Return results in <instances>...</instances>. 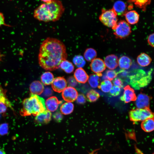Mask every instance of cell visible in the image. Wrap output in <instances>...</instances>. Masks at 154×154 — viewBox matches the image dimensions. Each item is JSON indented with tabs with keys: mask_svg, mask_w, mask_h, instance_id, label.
<instances>
[{
	"mask_svg": "<svg viewBox=\"0 0 154 154\" xmlns=\"http://www.w3.org/2000/svg\"><path fill=\"white\" fill-rule=\"evenodd\" d=\"M3 55H2L0 52V61L1 60L2 58V57L3 56Z\"/></svg>",
	"mask_w": 154,
	"mask_h": 154,
	"instance_id": "bcb514c9",
	"label": "cell"
},
{
	"mask_svg": "<svg viewBox=\"0 0 154 154\" xmlns=\"http://www.w3.org/2000/svg\"><path fill=\"white\" fill-rule=\"evenodd\" d=\"M121 88L114 86L110 90V94L112 96H117L120 94L121 92Z\"/></svg>",
	"mask_w": 154,
	"mask_h": 154,
	"instance_id": "836d02e7",
	"label": "cell"
},
{
	"mask_svg": "<svg viewBox=\"0 0 154 154\" xmlns=\"http://www.w3.org/2000/svg\"><path fill=\"white\" fill-rule=\"evenodd\" d=\"M8 125L7 123L0 125V135H3L7 134L8 131Z\"/></svg>",
	"mask_w": 154,
	"mask_h": 154,
	"instance_id": "d6a6232c",
	"label": "cell"
},
{
	"mask_svg": "<svg viewBox=\"0 0 154 154\" xmlns=\"http://www.w3.org/2000/svg\"><path fill=\"white\" fill-rule=\"evenodd\" d=\"M117 15L113 9L102 11L99 16L100 21L105 26L114 30L117 22Z\"/></svg>",
	"mask_w": 154,
	"mask_h": 154,
	"instance_id": "8992f818",
	"label": "cell"
},
{
	"mask_svg": "<svg viewBox=\"0 0 154 154\" xmlns=\"http://www.w3.org/2000/svg\"><path fill=\"white\" fill-rule=\"evenodd\" d=\"M51 113L49 111L46 110L36 116L35 122L40 125L47 124L51 120Z\"/></svg>",
	"mask_w": 154,
	"mask_h": 154,
	"instance_id": "7c38bea8",
	"label": "cell"
},
{
	"mask_svg": "<svg viewBox=\"0 0 154 154\" xmlns=\"http://www.w3.org/2000/svg\"><path fill=\"white\" fill-rule=\"evenodd\" d=\"M131 59L128 56H123L118 60V65L119 68L123 70L129 68L132 64Z\"/></svg>",
	"mask_w": 154,
	"mask_h": 154,
	"instance_id": "44dd1931",
	"label": "cell"
},
{
	"mask_svg": "<svg viewBox=\"0 0 154 154\" xmlns=\"http://www.w3.org/2000/svg\"><path fill=\"white\" fill-rule=\"evenodd\" d=\"M113 83L114 86L118 87L120 88L123 87V83L121 79L119 78H116L113 81Z\"/></svg>",
	"mask_w": 154,
	"mask_h": 154,
	"instance_id": "74e56055",
	"label": "cell"
},
{
	"mask_svg": "<svg viewBox=\"0 0 154 154\" xmlns=\"http://www.w3.org/2000/svg\"><path fill=\"white\" fill-rule=\"evenodd\" d=\"M86 98L84 95L80 94L78 95L76 102L79 104H84L85 103Z\"/></svg>",
	"mask_w": 154,
	"mask_h": 154,
	"instance_id": "d590c367",
	"label": "cell"
},
{
	"mask_svg": "<svg viewBox=\"0 0 154 154\" xmlns=\"http://www.w3.org/2000/svg\"><path fill=\"white\" fill-rule=\"evenodd\" d=\"M68 82L70 86L72 87L76 86L77 84V81L73 77L69 78L68 80Z\"/></svg>",
	"mask_w": 154,
	"mask_h": 154,
	"instance_id": "8d00e7d4",
	"label": "cell"
},
{
	"mask_svg": "<svg viewBox=\"0 0 154 154\" xmlns=\"http://www.w3.org/2000/svg\"><path fill=\"white\" fill-rule=\"evenodd\" d=\"M44 99L36 95L31 94L30 97L23 102V108L20 111L23 116L31 115L37 116L46 110Z\"/></svg>",
	"mask_w": 154,
	"mask_h": 154,
	"instance_id": "3957f363",
	"label": "cell"
},
{
	"mask_svg": "<svg viewBox=\"0 0 154 154\" xmlns=\"http://www.w3.org/2000/svg\"><path fill=\"white\" fill-rule=\"evenodd\" d=\"M135 105L138 108H143L149 107L150 98L147 95L141 93L136 98Z\"/></svg>",
	"mask_w": 154,
	"mask_h": 154,
	"instance_id": "4fadbf2b",
	"label": "cell"
},
{
	"mask_svg": "<svg viewBox=\"0 0 154 154\" xmlns=\"http://www.w3.org/2000/svg\"><path fill=\"white\" fill-rule=\"evenodd\" d=\"M147 42L150 45L154 47V33L149 35L148 38Z\"/></svg>",
	"mask_w": 154,
	"mask_h": 154,
	"instance_id": "f35d334b",
	"label": "cell"
},
{
	"mask_svg": "<svg viewBox=\"0 0 154 154\" xmlns=\"http://www.w3.org/2000/svg\"><path fill=\"white\" fill-rule=\"evenodd\" d=\"M151 72H149L146 74L145 72L140 70L130 76L129 77L130 84L136 90L147 86L151 80Z\"/></svg>",
	"mask_w": 154,
	"mask_h": 154,
	"instance_id": "277c9868",
	"label": "cell"
},
{
	"mask_svg": "<svg viewBox=\"0 0 154 154\" xmlns=\"http://www.w3.org/2000/svg\"><path fill=\"white\" fill-rule=\"evenodd\" d=\"M135 149L136 152L138 154H144L140 149L136 147Z\"/></svg>",
	"mask_w": 154,
	"mask_h": 154,
	"instance_id": "7bdbcfd3",
	"label": "cell"
},
{
	"mask_svg": "<svg viewBox=\"0 0 154 154\" xmlns=\"http://www.w3.org/2000/svg\"><path fill=\"white\" fill-rule=\"evenodd\" d=\"M3 25L8 26L5 23V18L3 14L0 11V27Z\"/></svg>",
	"mask_w": 154,
	"mask_h": 154,
	"instance_id": "ab89813d",
	"label": "cell"
},
{
	"mask_svg": "<svg viewBox=\"0 0 154 154\" xmlns=\"http://www.w3.org/2000/svg\"><path fill=\"white\" fill-rule=\"evenodd\" d=\"M130 25L124 20L117 22L114 30V34L118 38L124 39L128 36L131 33Z\"/></svg>",
	"mask_w": 154,
	"mask_h": 154,
	"instance_id": "52a82bcc",
	"label": "cell"
},
{
	"mask_svg": "<svg viewBox=\"0 0 154 154\" xmlns=\"http://www.w3.org/2000/svg\"><path fill=\"white\" fill-rule=\"evenodd\" d=\"M67 57L65 45L57 38L48 37L40 46L38 63L45 70L52 71L59 68L61 63Z\"/></svg>",
	"mask_w": 154,
	"mask_h": 154,
	"instance_id": "6da1fadb",
	"label": "cell"
},
{
	"mask_svg": "<svg viewBox=\"0 0 154 154\" xmlns=\"http://www.w3.org/2000/svg\"><path fill=\"white\" fill-rule=\"evenodd\" d=\"M141 127L142 129L147 132L153 131L154 129L153 118H149L143 121L141 123Z\"/></svg>",
	"mask_w": 154,
	"mask_h": 154,
	"instance_id": "7402d4cb",
	"label": "cell"
},
{
	"mask_svg": "<svg viewBox=\"0 0 154 154\" xmlns=\"http://www.w3.org/2000/svg\"><path fill=\"white\" fill-rule=\"evenodd\" d=\"M90 66L92 71L99 76H102V72L106 68L103 60L99 58H95L92 60Z\"/></svg>",
	"mask_w": 154,
	"mask_h": 154,
	"instance_id": "ba28073f",
	"label": "cell"
},
{
	"mask_svg": "<svg viewBox=\"0 0 154 154\" xmlns=\"http://www.w3.org/2000/svg\"><path fill=\"white\" fill-rule=\"evenodd\" d=\"M97 55V52L94 49L92 48H89L85 51L84 56L86 60L90 62L96 58Z\"/></svg>",
	"mask_w": 154,
	"mask_h": 154,
	"instance_id": "484cf974",
	"label": "cell"
},
{
	"mask_svg": "<svg viewBox=\"0 0 154 154\" xmlns=\"http://www.w3.org/2000/svg\"><path fill=\"white\" fill-rule=\"evenodd\" d=\"M118 59L117 56L114 54H110L107 56L104 60L106 66L110 70L116 68L118 65Z\"/></svg>",
	"mask_w": 154,
	"mask_h": 154,
	"instance_id": "5bb4252c",
	"label": "cell"
},
{
	"mask_svg": "<svg viewBox=\"0 0 154 154\" xmlns=\"http://www.w3.org/2000/svg\"><path fill=\"white\" fill-rule=\"evenodd\" d=\"M129 115L130 120L134 122L143 121L154 117L153 114L149 107L133 109L129 112Z\"/></svg>",
	"mask_w": 154,
	"mask_h": 154,
	"instance_id": "5b68a950",
	"label": "cell"
},
{
	"mask_svg": "<svg viewBox=\"0 0 154 154\" xmlns=\"http://www.w3.org/2000/svg\"><path fill=\"white\" fill-rule=\"evenodd\" d=\"M6 96L5 92L3 89L0 85V99L2 97Z\"/></svg>",
	"mask_w": 154,
	"mask_h": 154,
	"instance_id": "60d3db41",
	"label": "cell"
},
{
	"mask_svg": "<svg viewBox=\"0 0 154 154\" xmlns=\"http://www.w3.org/2000/svg\"><path fill=\"white\" fill-rule=\"evenodd\" d=\"M45 95L47 96L50 95L52 94V91L49 88H46L45 90Z\"/></svg>",
	"mask_w": 154,
	"mask_h": 154,
	"instance_id": "b9f144b4",
	"label": "cell"
},
{
	"mask_svg": "<svg viewBox=\"0 0 154 154\" xmlns=\"http://www.w3.org/2000/svg\"><path fill=\"white\" fill-rule=\"evenodd\" d=\"M66 86V80L62 77H58L54 79L52 83V87L53 90L58 93L63 91Z\"/></svg>",
	"mask_w": 154,
	"mask_h": 154,
	"instance_id": "8fae6325",
	"label": "cell"
},
{
	"mask_svg": "<svg viewBox=\"0 0 154 154\" xmlns=\"http://www.w3.org/2000/svg\"><path fill=\"white\" fill-rule=\"evenodd\" d=\"M74 64L78 67L82 68L86 64V62L83 57L81 55L75 56L73 60Z\"/></svg>",
	"mask_w": 154,
	"mask_h": 154,
	"instance_id": "4dcf8cb0",
	"label": "cell"
},
{
	"mask_svg": "<svg viewBox=\"0 0 154 154\" xmlns=\"http://www.w3.org/2000/svg\"><path fill=\"white\" fill-rule=\"evenodd\" d=\"M117 73L114 70H109L106 71L103 77L104 79H108L112 80L117 76Z\"/></svg>",
	"mask_w": 154,
	"mask_h": 154,
	"instance_id": "1f68e13d",
	"label": "cell"
},
{
	"mask_svg": "<svg viewBox=\"0 0 154 154\" xmlns=\"http://www.w3.org/2000/svg\"><path fill=\"white\" fill-rule=\"evenodd\" d=\"M40 78L41 82L44 84L48 85L52 83L54 79V76L51 72H46L42 75Z\"/></svg>",
	"mask_w": 154,
	"mask_h": 154,
	"instance_id": "603a6c76",
	"label": "cell"
},
{
	"mask_svg": "<svg viewBox=\"0 0 154 154\" xmlns=\"http://www.w3.org/2000/svg\"><path fill=\"white\" fill-rule=\"evenodd\" d=\"M74 108V105L72 103L67 102L64 103L61 106L60 111L62 114L67 115L72 113Z\"/></svg>",
	"mask_w": 154,
	"mask_h": 154,
	"instance_id": "cb8c5ba5",
	"label": "cell"
},
{
	"mask_svg": "<svg viewBox=\"0 0 154 154\" xmlns=\"http://www.w3.org/2000/svg\"><path fill=\"white\" fill-rule=\"evenodd\" d=\"M137 62L138 64L143 67L148 66L152 61L151 58L145 53H142L138 56Z\"/></svg>",
	"mask_w": 154,
	"mask_h": 154,
	"instance_id": "ffe728a7",
	"label": "cell"
},
{
	"mask_svg": "<svg viewBox=\"0 0 154 154\" xmlns=\"http://www.w3.org/2000/svg\"><path fill=\"white\" fill-rule=\"evenodd\" d=\"M96 74H91L88 79V82L90 86L93 88H96L99 85L100 78Z\"/></svg>",
	"mask_w": 154,
	"mask_h": 154,
	"instance_id": "4316f807",
	"label": "cell"
},
{
	"mask_svg": "<svg viewBox=\"0 0 154 154\" xmlns=\"http://www.w3.org/2000/svg\"><path fill=\"white\" fill-rule=\"evenodd\" d=\"M123 94L120 98V100L125 103H128L131 101H135L136 96L134 90L129 86L127 85L124 88Z\"/></svg>",
	"mask_w": 154,
	"mask_h": 154,
	"instance_id": "30bf717a",
	"label": "cell"
},
{
	"mask_svg": "<svg viewBox=\"0 0 154 154\" xmlns=\"http://www.w3.org/2000/svg\"><path fill=\"white\" fill-rule=\"evenodd\" d=\"M112 86V84L110 80H105L101 82L98 87L102 92L107 93L110 92Z\"/></svg>",
	"mask_w": 154,
	"mask_h": 154,
	"instance_id": "83f0119b",
	"label": "cell"
},
{
	"mask_svg": "<svg viewBox=\"0 0 154 154\" xmlns=\"http://www.w3.org/2000/svg\"><path fill=\"white\" fill-rule=\"evenodd\" d=\"M65 8L60 0H52L43 3L34 10L33 16L36 19L45 22H55L60 19Z\"/></svg>",
	"mask_w": 154,
	"mask_h": 154,
	"instance_id": "7a4b0ae2",
	"label": "cell"
},
{
	"mask_svg": "<svg viewBox=\"0 0 154 154\" xmlns=\"http://www.w3.org/2000/svg\"><path fill=\"white\" fill-rule=\"evenodd\" d=\"M62 96L63 99L68 102H73L76 99L78 95V92L74 88L68 86L62 91Z\"/></svg>",
	"mask_w": 154,
	"mask_h": 154,
	"instance_id": "9c48e42d",
	"label": "cell"
},
{
	"mask_svg": "<svg viewBox=\"0 0 154 154\" xmlns=\"http://www.w3.org/2000/svg\"><path fill=\"white\" fill-rule=\"evenodd\" d=\"M86 96L89 102H93L96 101L99 98L100 94L95 90H92L87 93Z\"/></svg>",
	"mask_w": 154,
	"mask_h": 154,
	"instance_id": "f546056e",
	"label": "cell"
},
{
	"mask_svg": "<svg viewBox=\"0 0 154 154\" xmlns=\"http://www.w3.org/2000/svg\"><path fill=\"white\" fill-rule=\"evenodd\" d=\"M127 5L124 2L118 1L114 3L113 9L117 15L122 16L125 15L127 12Z\"/></svg>",
	"mask_w": 154,
	"mask_h": 154,
	"instance_id": "e0dca14e",
	"label": "cell"
},
{
	"mask_svg": "<svg viewBox=\"0 0 154 154\" xmlns=\"http://www.w3.org/2000/svg\"><path fill=\"white\" fill-rule=\"evenodd\" d=\"M55 96H52L47 99L45 105L47 109L49 111L53 112L58 108L59 104L62 103Z\"/></svg>",
	"mask_w": 154,
	"mask_h": 154,
	"instance_id": "9a60e30c",
	"label": "cell"
},
{
	"mask_svg": "<svg viewBox=\"0 0 154 154\" xmlns=\"http://www.w3.org/2000/svg\"><path fill=\"white\" fill-rule=\"evenodd\" d=\"M29 89L31 94L39 95L43 92L44 87L39 81H35L31 84Z\"/></svg>",
	"mask_w": 154,
	"mask_h": 154,
	"instance_id": "ac0fdd59",
	"label": "cell"
},
{
	"mask_svg": "<svg viewBox=\"0 0 154 154\" xmlns=\"http://www.w3.org/2000/svg\"><path fill=\"white\" fill-rule=\"evenodd\" d=\"M44 3H46L51 1L52 0H40Z\"/></svg>",
	"mask_w": 154,
	"mask_h": 154,
	"instance_id": "f6af8a7d",
	"label": "cell"
},
{
	"mask_svg": "<svg viewBox=\"0 0 154 154\" xmlns=\"http://www.w3.org/2000/svg\"><path fill=\"white\" fill-rule=\"evenodd\" d=\"M127 23L131 25L136 24L138 22L139 15L138 13L134 10L127 12L124 15Z\"/></svg>",
	"mask_w": 154,
	"mask_h": 154,
	"instance_id": "d6986e66",
	"label": "cell"
},
{
	"mask_svg": "<svg viewBox=\"0 0 154 154\" xmlns=\"http://www.w3.org/2000/svg\"><path fill=\"white\" fill-rule=\"evenodd\" d=\"M0 154H6V153L4 150L0 149Z\"/></svg>",
	"mask_w": 154,
	"mask_h": 154,
	"instance_id": "ee69618b",
	"label": "cell"
},
{
	"mask_svg": "<svg viewBox=\"0 0 154 154\" xmlns=\"http://www.w3.org/2000/svg\"><path fill=\"white\" fill-rule=\"evenodd\" d=\"M60 67L68 73H72L74 69V66L72 63L66 59L63 61L61 63Z\"/></svg>",
	"mask_w": 154,
	"mask_h": 154,
	"instance_id": "d4e9b609",
	"label": "cell"
},
{
	"mask_svg": "<svg viewBox=\"0 0 154 154\" xmlns=\"http://www.w3.org/2000/svg\"><path fill=\"white\" fill-rule=\"evenodd\" d=\"M8 107H11L9 101L6 97L3 98L0 100V114L5 112Z\"/></svg>",
	"mask_w": 154,
	"mask_h": 154,
	"instance_id": "f1b7e54d",
	"label": "cell"
},
{
	"mask_svg": "<svg viewBox=\"0 0 154 154\" xmlns=\"http://www.w3.org/2000/svg\"><path fill=\"white\" fill-rule=\"evenodd\" d=\"M74 76L76 81L81 83H85L88 81L89 76L82 68H77L74 73Z\"/></svg>",
	"mask_w": 154,
	"mask_h": 154,
	"instance_id": "2e32d148",
	"label": "cell"
},
{
	"mask_svg": "<svg viewBox=\"0 0 154 154\" xmlns=\"http://www.w3.org/2000/svg\"><path fill=\"white\" fill-rule=\"evenodd\" d=\"M53 117L54 119L57 122H60L63 119V116L59 111L55 112Z\"/></svg>",
	"mask_w": 154,
	"mask_h": 154,
	"instance_id": "e575fe53",
	"label": "cell"
}]
</instances>
